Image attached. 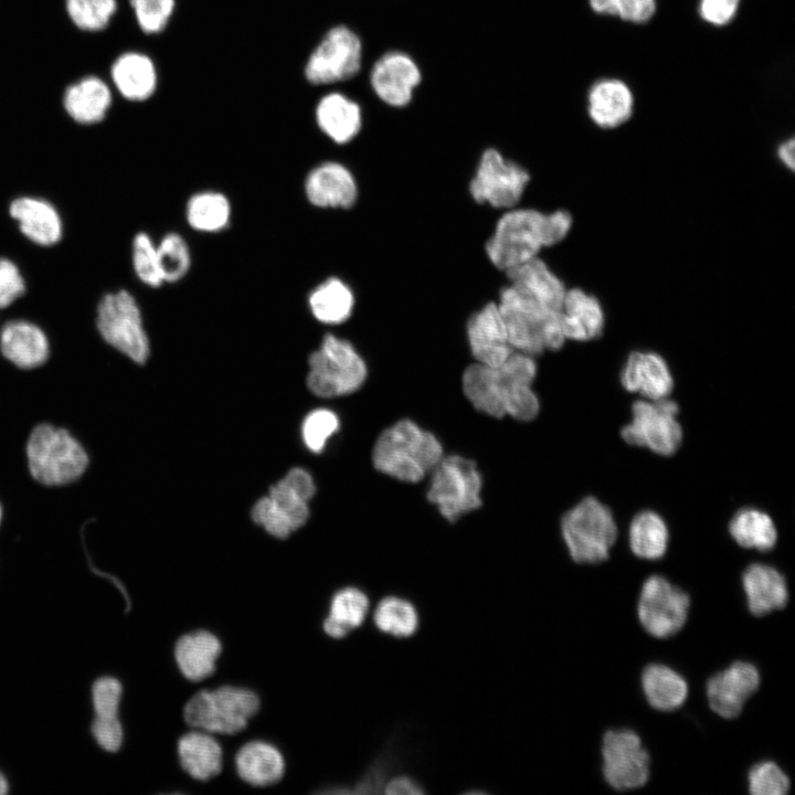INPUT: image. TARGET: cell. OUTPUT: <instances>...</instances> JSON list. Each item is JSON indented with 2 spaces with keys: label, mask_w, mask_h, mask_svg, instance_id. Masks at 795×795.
<instances>
[{
  "label": "cell",
  "mask_w": 795,
  "mask_h": 795,
  "mask_svg": "<svg viewBox=\"0 0 795 795\" xmlns=\"http://www.w3.org/2000/svg\"><path fill=\"white\" fill-rule=\"evenodd\" d=\"M534 357L513 351L499 365L475 362L463 374V391L473 406L496 418L533 420L540 410L532 389L537 375Z\"/></svg>",
  "instance_id": "6da1fadb"
},
{
  "label": "cell",
  "mask_w": 795,
  "mask_h": 795,
  "mask_svg": "<svg viewBox=\"0 0 795 795\" xmlns=\"http://www.w3.org/2000/svg\"><path fill=\"white\" fill-rule=\"evenodd\" d=\"M573 226L572 214L558 209L542 212L532 208H511L497 220L485 244L489 262L507 272L561 243Z\"/></svg>",
  "instance_id": "7a4b0ae2"
},
{
  "label": "cell",
  "mask_w": 795,
  "mask_h": 795,
  "mask_svg": "<svg viewBox=\"0 0 795 795\" xmlns=\"http://www.w3.org/2000/svg\"><path fill=\"white\" fill-rule=\"evenodd\" d=\"M24 455L30 477L47 488L71 486L86 474L91 464L80 439L70 430L50 422L32 426Z\"/></svg>",
  "instance_id": "3957f363"
},
{
  "label": "cell",
  "mask_w": 795,
  "mask_h": 795,
  "mask_svg": "<svg viewBox=\"0 0 795 795\" xmlns=\"http://www.w3.org/2000/svg\"><path fill=\"white\" fill-rule=\"evenodd\" d=\"M438 438L415 422L404 418L384 430L372 452L380 473L404 483L422 480L443 458Z\"/></svg>",
  "instance_id": "277c9868"
},
{
  "label": "cell",
  "mask_w": 795,
  "mask_h": 795,
  "mask_svg": "<svg viewBox=\"0 0 795 795\" xmlns=\"http://www.w3.org/2000/svg\"><path fill=\"white\" fill-rule=\"evenodd\" d=\"M497 305L515 351L536 358L565 343L560 311L541 307L509 284L500 289Z\"/></svg>",
  "instance_id": "5b68a950"
},
{
  "label": "cell",
  "mask_w": 795,
  "mask_h": 795,
  "mask_svg": "<svg viewBox=\"0 0 795 795\" xmlns=\"http://www.w3.org/2000/svg\"><path fill=\"white\" fill-rule=\"evenodd\" d=\"M259 707L253 690L224 685L195 692L186 702L183 718L193 729L231 735L243 731Z\"/></svg>",
  "instance_id": "8992f818"
},
{
  "label": "cell",
  "mask_w": 795,
  "mask_h": 795,
  "mask_svg": "<svg viewBox=\"0 0 795 795\" xmlns=\"http://www.w3.org/2000/svg\"><path fill=\"white\" fill-rule=\"evenodd\" d=\"M617 524L610 508L587 496L561 519V534L569 555L576 563L596 564L610 556L617 539Z\"/></svg>",
  "instance_id": "52a82bcc"
},
{
  "label": "cell",
  "mask_w": 795,
  "mask_h": 795,
  "mask_svg": "<svg viewBox=\"0 0 795 795\" xmlns=\"http://www.w3.org/2000/svg\"><path fill=\"white\" fill-rule=\"evenodd\" d=\"M315 491L310 474L303 468H293L254 505L252 518L271 536L285 539L306 523L308 502Z\"/></svg>",
  "instance_id": "ba28073f"
},
{
  "label": "cell",
  "mask_w": 795,
  "mask_h": 795,
  "mask_svg": "<svg viewBox=\"0 0 795 795\" xmlns=\"http://www.w3.org/2000/svg\"><path fill=\"white\" fill-rule=\"evenodd\" d=\"M367 374V364L353 344L327 333L309 357L307 384L317 396L336 398L357 391Z\"/></svg>",
  "instance_id": "9c48e42d"
},
{
  "label": "cell",
  "mask_w": 795,
  "mask_h": 795,
  "mask_svg": "<svg viewBox=\"0 0 795 795\" xmlns=\"http://www.w3.org/2000/svg\"><path fill=\"white\" fill-rule=\"evenodd\" d=\"M431 473L426 497L447 521L481 506L483 478L475 462L459 455L443 456Z\"/></svg>",
  "instance_id": "30bf717a"
},
{
  "label": "cell",
  "mask_w": 795,
  "mask_h": 795,
  "mask_svg": "<svg viewBox=\"0 0 795 795\" xmlns=\"http://www.w3.org/2000/svg\"><path fill=\"white\" fill-rule=\"evenodd\" d=\"M678 404L669 398L639 399L632 405L630 421L621 431L623 439L655 454L670 456L682 442Z\"/></svg>",
  "instance_id": "8fae6325"
},
{
  "label": "cell",
  "mask_w": 795,
  "mask_h": 795,
  "mask_svg": "<svg viewBox=\"0 0 795 795\" xmlns=\"http://www.w3.org/2000/svg\"><path fill=\"white\" fill-rule=\"evenodd\" d=\"M97 329L105 342L132 362L144 364L148 360L150 344L140 308L127 290L103 297L97 309Z\"/></svg>",
  "instance_id": "7c38bea8"
},
{
  "label": "cell",
  "mask_w": 795,
  "mask_h": 795,
  "mask_svg": "<svg viewBox=\"0 0 795 795\" xmlns=\"http://www.w3.org/2000/svg\"><path fill=\"white\" fill-rule=\"evenodd\" d=\"M530 182L529 171L499 150L483 151L468 190L473 200L495 209L508 210L520 202Z\"/></svg>",
  "instance_id": "4fadbf2b"
},
{
  "label": "cell",
  "mask_w": 795,
  "mask_h": 795,
  "mask_svg": "<svg viewBox=\"0 0 795 795\" xmlns=\"http://www.w3.org/2000/svg\"><path fill=\"white\" fill-rule=\"evenodd\" d=\"M690 597L680 587L659 574L642 584L637 601V618L650 636L665 639L681 630L689 617Z\"/></svg>",
  "instance_id": "5bb4252c"
},
{
  "label": "cell",
  "mask_w": 795,
  "mask_h": 795,
  "mask_svg": "<svg viewBox=\"0 0 795 795\" xmlns=\"http://www.w3.org/2000/svg\"><path fill=\"white\" fill-rule=\"evenodd\" d=\"M603 778L617 792L645 786L650 776V756L639 735L630 729H612L602 738Z\"/></svg>",
  "instance_id": "9a60e30c"
},
{
  "label": "cell",
  "mask_w": 795,
  "mask_h": 795,
  "mask_svg": "<svg viewBox=\"0 0 795 795\" xmlns=\"http://www.w3.org/2000/svg\"><path fill=\"white\" fill-rule=\"evenodd\" d=\"M362 44L346 25L330 29L310 53L304 68L306 80L326 85L354 76L361 66Z\"/></svg>",
  "instance_id": "2e32d148"
},
{
  "label": "cell",
  "mask_w": 795,
  "mask_h": 795,
  "mask_svg": "<svg viewBox=\"0 0 795 795\" xmlns=\"http://www.w3.org/2000/svg\"><path fill=\"white\" fill-rule=\"evenodd\" d=\"M760 686L757 667L749 661L736 660L708 679L706 696L709 708L722 719H735Z\"/></svg>",
  "instance_id": "e0dca14e"
},
{
  "label": "cell",
  "mask_w": 795,
  "mask_h": 795,
  "mask_svg": "<svg viewBox=\"0 0 795 795\" xmlns=\"http://www.w3.org/2000/svg\"><path fill=\"white\" fill-rule=\"evenodd\" d=\"M471 356L478 363L499 365L515 351L497 301H489L473 312L466 324Z\"/></svg>",
  "instance_id": "ac0fdd59"
},
{
  "label": "cell",
  "mask_w": 795,
  "mask_h": 795,
  "mask_svg": "<svg viewBox=\"0 0 795 795\" xmlns=\"http://www.w3.org/2000/svg\"><path fill=\"white\" fill-rule=\"evenodd\" d=\"M619 380L626 391L648 400L669 398L674 389L668 362L653 350L630 352L622 365Z\"/></svg>",
  "instance_id": "d6986e66"
},
{
  "label": "cell",
  "mask_w": 795,
  "mask_h": 795,
  "mask_svg": "<svg viewBox=\"0 0 795 795\" xmlns=\"http://www.w3.org/2000/svg\"><path fill=\"white\" fill-rule=\"evenodd\" d=\"M304 189L307 200L320 209H350L359 195L353 173L338 161H325L312 168Z\"/></svg>",
  "instance_id": "ffe728a7"
},
{
  "label": "cell",
  "mask_w": 795,
  "mask_h": 795,
  "mask_svg": "<svg viewBox=\"0 0 795 795\" xmlns=\"http://www.w3.org/2000/svg\"><path fill=\"white\" fill-rule=\"evenodd\" d=\"M371 85L385 104L402 107L412 99L413 91L421 81L416 63L407 54L393 51L383 54L373 65Z\"/></svg>",
  "instance_id": "44dd1931"
},
{
  "label": "cell",
  "mask_w": 795,
  "mask_h": 795,
  "mask_svg": "<svg viewBox=\"0 0 795 795\" xmlns=\"http://www.w3.org/2000/svg\"><path fill=\"white\" fill-rule=\"evenodd\" d=\"M560 321L565 340L589 342L600 338L605 328V310L594 294L581 287L566 289Z\"/></svg>",
  "instance_id": "7402d4cb"
},
{
  "label": "cell",
  "mask_w": 795,
  "mask_h": 795,
  "mask_svg": "<svg viewBox=\"0 0 795 795\" xmlns=\"http://www.w3.org/2000/svg\"><path fill=\"white\" fill-rule=\"evenodd\" d=\"M508 284L541 307L560 311L568 287L540 256L505 272Z\"/></svg>",
  "instance_id": "603a6c76"
},
{
  "label": "cell",
  "mask_w": 795,
  "mask_h": 795,
  "mask_svg": "<svg viewBox=\"0 0 795 795\" xmlns=\"http://www.w3.org/2000/svg\"><path fill=\"white\" fill-rule=\"evenodd\" d=\"M741 582L746 607L756 617L782 610L788 602L786 579L770 564L751 563L744 569Z\"/></svg>",
  "instance_id": "cb8c5ba5"
},
{
  "label": "cell",
  "mask_w": 795,
  "mask_h": 795,
  "mask_svg": "<svg viewBox=\"0 0 795 795\" xmlns=\"http://www.w3.org/2000/svg\"><path fill=\"white\" fill-rule=\"evenodd\" d=\"M0 351L3 358L21 370L42 367L50 356V343L44 331L25 320H11L0 332Z\"/></svg>",
  "instance_id": "d4e9b609"
},
{
  "label": "cell",
  "mask_w": 795,
  "mask_h": 795,
  "mask_svg": "<svg viewBox=\"0 0 795 795\" xmlns=\"http://www.w3.org/2000/svg\"><path fill=\"white\" fill-rule=\"evenodd\" d=\"M221 653L220 639L205 629L180 636L173 649L179 671L186 679L194 682L209 678L215 671Z\"/></svg>",
  "instance_id": "484cf974"
},
{
  "label": "cell",
  "mask_w": 795,
  "mask_h": 795,
  "mask_svg": "<svg viewBox=\"0 0 795 795\" xmlns=\"http://www.w3.org/2000/svg\"><path fill=\"white\" fill-rule=\"evenodd\" d=\"M634 97L621 80L604 78L593 84L587 96V113L600 128L614 129L632 116Z\"/></svg>",
  "instance_id": "4316f807"
},
{
  "label": "cell",
  "mask_w": 795,
  "mask_h": 795,
  "mask_svg": "<svg viewBox=\"0 0 795 795\" xmlns=\"http://www.w3.org/2000/svg\"><path fill=\"white\" fill-rule=\"evenodd\" d=\"M62 102L65 112L74 121L92 125L106 117L113 94L100 77L87 75L65 88Z\"/></svg>",
  "instance_id": "83f0119b"
},
{
  "label": "cell",
  "mask_w": 795,
  "mask_h": 795,
  "mask_svg": "<svg viewBox=\"0 0 795 795\" xmlns=\"http://www.w3.org/2000/svg\"><path fill=\"white\" fill-rule=\"evenodd\" d=\"M110 78L117 92L130 102L150 98L158 83L153 61L147 54L136 51L125 52L113 62Z\"/></svg>",
  "instance_id": "f1b7e54d"
},
{
  "label": "cell",
  "mask_w": 795,
  "mask_h": 795,
  "mask_svg": "<svg viewBox=\"0 0 795 795\" xmlns=\"http://www.w3.org/2000/svg\"><path fill=\"white\" fill-rule=\"evenodd\" d=\"M235 768L245 783L265 787L278 783L284 776L285 760L272 743L254 740L240 748L235 755Z\"/></svg>",
  "instance_id": "f546056e"
},
{
  "label": "cell",
  "mask_w": 795,
  "mask_h": 795,
  "mask_svg": "<svg viewBox=\"0 0 795 795\" xmlns=\"http://www.w3.org/2000/svg\"><path fill=\"white\" fill-rule=\"evenodd\" d=\"M319 129L333 142L347 144L361 130L362 112L348 96L332 92L324 95L315 109Z\"/></svg>",
  "instance_id": "4dcf8cb0"
},
{
  "label": "cell",
  "mask_w": 795,
  "mask_h": 795,
  "mask_svg": "<svg viewBox=\"0 0 795 795\" xmlns=\"http://www.w3.org/2000/svg\"><path fill=\"white\" fill-rule=\"evenodd\" d=\"M177 751L181 767L194 780L209 781L222 770L223 751L212 733L193 729L179 739Z\"/></svg>",
  "instance_id": "1f68e13d"
},
{
  "label": "cell",
  "mask_w": 795,
  "mask_h": 795,
  "mask_svg": "<svg viewBox=\"0 0 795 795\" xmlns=\"http://www.w3.org/2000/svg\"><path fill=\"white\" fill-rule=\"evenodd\" d=\"M10 214L22 233L40 245H52L62 236V221L55 208L45 200L23 197L10 205Z\"/></svg>",
  "instance_id": "d6a6232c"
},
{
  "label": "cell",
  "mask_w": 795,
  "mask_h": 795,
  "mask_svg": "<svg viewBox=\"0 0 795 795\" xmlns=\"http://www.w3.org/2000/svg\"><path fill=\"white\" fill-rule=\"evenodd\" d=\"M640 687L647 703L660 712L679 709L689 695L687 680L671 667L658 662L645 666Z\"/></svg>",
  "instance_id": "836d02e7"
},
{
  "label": "cell",
  "mask_w": 795,
  "mask_h": 795,
  "mask_svg": "<svg viewBox=\"0 0 795 795\" xmlns=\"http://www.w3.org/2000/svg\"><path fill=\"white\" fill-rule=\"evenodd\" d=\"M370 612V598L359 587L346 586L333 593L322 628L326 635L340 639L360 627Z\"/></svg>",
  "instance_id": "e575fe53"
},
{
  "label": "cell",
  "mask_w": 795,
  "mask_h": 795,
  "mask_svg": "<svg viewBox=\"0 0 795 795\" xmlns=\"http://www.w3.org/2000/svg\"><path fill=\"white\" fill-rule=\"evenodd\" d=\"M354 304L352 288L338 277L325 279L308 296L311 315L325 325H340L347 321L353 312Z\"/></svg>",
  "instance_id": "d590c367"
},
{
  "label": "cell",
  "mask_w": 795,
  "mask_h": 795,
  "mask_svg": "<svg viewBox=\"0 0 795 795\" xmlns=\"http://www.w3.org/2000/svg\"><path fill=\"white\" fill-rule=\"evenodd\" d=\"M669 543V529L665 519L654 510L637 512L628 528V545L632 553L643 560L661 559Z\"/></svg>",
  "instance_id": "8d00e7d4"
},
{
  "label": "cell",
  "mask_w": 795,
  "mask_h": 795,
  "mask_svg": "<svg viewBox=\"0 0 795 795\" xmlns=\"http://www.w3.org/2000/svg\"><path fill=\"white\" fill-rule=\"evenodd\" d=\"M729 533L744 549L767 552L777 542V528L768 513L746 507L738 510L729 522Z\"/></svg>",
  "instance_id": "74e56055"
},
{
  "label": "cell",
  "mask_w": 795,
  "mask_h": 795,
  "mask_svg": "<svg viewBox=\"0 0 795 795\" xmlns=\"http://www.w3.org/2000/svg\"><path fill=\"white\" fill-rule=\"evenodd\" d=\"M230 200L218 191H201L187 202L186 218L195 231L216 233L225 230L231 221Z\"/></svg>",
  "instance_id": "f35d334b"
},
{
  "label": "cell",
  "mask_w": 795,
  "mask_h": 795,
  "mask_svg": "<svg viewBox=\"0 0 795 795\" xmlns=\"http://www.w3.org/2000/svg\"><path fill=\"white\" fill-rule=\"evenodd\" d=\"M372 617L378 630L396 638L413 636L420 626L415 605L398 595L382 597L375 605Z\"/></svg>",
  "instance_id": "ab89813d"
},
{
  "label": "cell",
  "mask_w": 795,
  "mask_h": 795,
  "mask_svg": "<svg viewBox=\"0 0 795 795\" xmlns=\"http://www.w3.org/2000/svg\"><path fill=\"white\" fill-rule=\"evenodd\" d=\"M72 23L85 32L104 30L117 10V0H65Z\"/></svg>",
  "instance_id": "60d3db41"
},
{
  "label": "cell",
  "mask_w": 795,
  "mask_h": 795,
  "mask_svg": "<svg viewBox=\"0 0 795 795\" xmlns=\"http://www.w3.org/2000/svg\"><path fill=\"white\" fill-rule=\"evenodd\" d=\"M163 283L182 279L191 266V253L186 240L178 233L166 234L157 245Z\"/></svg>",
  "instance_id": "b9f144b4"
},
{
  "label": "cell",
  "mask_w": 795,
  "mask_h": 795,
  "mask_svg": "<svg viewBox=\"0 0 795 795\" xmlns=\"http://www.w3.org/2000/svg\"><path fill=\"white\" fill-rule=\"evenodd\" d=\"M746 782L751 795H785L791 788L786 773L768 760L754 764L748 772Z\"/></svg>",
  "instance_id": "7bdbcfd3"
},
{
  "label": "cell",
  "mask_w": 795,
  "mask_h": 795,
  "mask_svg": "<svg viewBox=\"0 0 795 795\" xmlns=\"http://www.w3.org/2000/svg\"><path fill=\"white\" fill-rule=\"evenodd\" d=\"M132 264L138 278L149 287L163 284L157 245L146 233H138L132 242Z\"/></svg>",
  "instance_id": "ee69618b"
},
{
  "label": "cell",
  "mask_w": 795,
  "mask_h": 795,
  "mask_svg": "<svg viewBox=\"0 0 795 795\" xmlns=\"http://www.w3.org/2000/svg\"><path fill=\"white\" fill-rule=\"evenodd\" d=\"M137 24L147 34L166 29L173 14L174 0H129Z\"/></svg>",
  "instance_id": "f6af8a7d"
},
{
  "label": "cell",
  "mask_w": 795,
  "mask_h": 795,
  "mask_svg": "<svg viewBox=\"0 0 795 795\" xmlns=\"http://www.w3.org/2000/svg\"><path fill=\"white\" fill-rule=\"evenodd\" d=\"M589 3L596 13L617 15L634 23L647 22L656 11V0H589Z\"/></svg>",
  "instance_id": "bcb514c9"
},
{
  "label": "cell",
  "mask_w": 795,
  "mask_h": 795,
  "mask_svg": "<svg viewBox=\"0 0 795 795\" xmlns=\"http://www.w3.org/2000/svg\"><path fill=\"white\" fill-rule=\"evenodd\" d=\"M338 428L339 418L336 413L327 409L315 410L306 416L303 423V438L311 452L319 453Z\"/></svg>",
  "instance_id": "7dc6e473"
},
{
  "label": "cell",
  "mask_w": 795,
  "mask_h": 795,
  "mask_svg": "<svg viewBox=\"0 0 795 795\" xmlns=\"http://www.w3.org/2000/svg\"><path fill=\"white\" fill-rule=\"evenodd\" d=\"M123 695L121 683L113 677L97 679L92 688L93 706L97 717H117Z\"/></svg>",
  "instance_id": "c3c4849f"
},
{
  "label": "cell",
  "mask_w": 795,
  "mask_h": 795,
  "mask_svg": "<svg viewBox=\"0 0 795 795\" xmlns=\"http://www.w3.org/2000/svg\"><path fill=\"white\" fill-rule=\"evenodd\" d=\"M97 743L108 752H116L123 743L124 730L117 717H97L92 724Z\"/></svg>",
  "instance_id": "681fc988"
},
{
  "label": "cell",
  "mask_w": 795,
  "mask_h": 795,
  "mask_svg": "<svg viewBox=\"0 0 795 795\" xmlns=\"http://www.w3.org/2000/svg\"><path fill=\"white\" fill-rule=\"evenodd\" d=\"M23 293L24 282L15 264L0 258V308L11 305Z\"/></svg>",
  "instance_id": "f907efd6"
},
{
  "label": "cell",
  "mask_w": 795,
  "mask_h": 795,
  "mask_svg": "<svg viewBox=\"0 0 795 795\" xmlns=\"http://www.w3.org/2000/svg\"><path fill=\"white\" fill-rule=\"evenodd\" d=\"M739 4L740 0H700L698 11L706 22L722 26L732 21Z\"/></svg>",
  "instance_id": "816d5d0a"
},
{
  "label": "cell",
  "mask_w": 795,
  "mask_h": 795,
  "mask_svg": "<svg viewBox=\"0 0 795 795\" xmlns=\"http://www.w3.org/2000/svg\"><path fill=\"white\" fill-rule=\"evenodd\" d=\"M390 763L386 759H380L374 762L364 776L357 783L353 792L357 793H379L389 778L388 772Z\"/></svg>",
  "instance_id": "f5cc1de1"
},
{
  "label": "cell",
  "mask_w": 795,
  "mask_h": 795,
  "mask_svg": "<svg viewBox=\"0 0 795 795\" xmlns=\"http://www.w3.org/2000/svg\"><path fill=\"white\" fill-rule=\"evenodd\" d=\"M383 792L390 795H420L424 794L425 789L414 777L400 774L388 778Z\"/></svg>",
  "instance_id": "db71d44e"
},
{
  "label": "cell",
  "mask_w": 795,
  "mask_h": 795,
  "mask_svg": "<svg viewBox=\"0 0 795 795\" xmlns=\"http://www.w3.org/2000/svg\"><path fill=\"white\" fill-rule=\"evenodd\" d=\"M778 161L789 171L795 168V140L793 137L782 141L776 149Z\"/></svg>",
  "instance_id": "11a10c76"
},
{
  "label": "cell",
  "mask_w": 795,
  "mask_h": 795,
  "mask_svg": "<svg viewBox=\"0 0 795 795\" xmlns=\"http://www.w3.org/2000/svg\"><path fill=\"white\" fill-rule=\"evenodd\" d=\"M8 792V782L4 776L0 773V795Z\"/></svg>",
  "instance_id": "9f6ffc18"
},
{
  "label": "cell",
  "mask_w": 795,
  "mask_h": 795,
  "mask_svg": "<svg viewBox=\"0 0 795 795\" xmlns=\"http://www.w3.org/2000/svg\"><path fill=\"white\" fill-rule=\"evenodd\" d=\"M2 520H3V509H2V505L0 504V527H1Z\"/></svg>",
  "instance_id": "6f0895ef"
}]
</instances>
